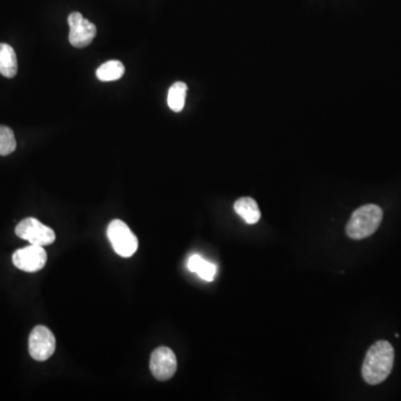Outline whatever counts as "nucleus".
Wrapping results in <instances>:
<instances>
[{"label":"nucleus","mask_w":401,"mask_h":401,"mask_svg":"<svg viewBox=\"0 0 401 401\" xmlns=\"http://www.w3.org/2000/svg\"><path fill=\"white\" fill-rule=\"evenodd\" d=\"M395 351L388 341H377L370 347L362 365V377L369 385H379L389 377L393 368Z\"/></svg>","instance_id":"obj_1"},{"label":"nucleus","mask_w":401,"mask_h":401,"mask_svg":"<svg viewBox=\"0 0 401 401\" xmlns=\"http://www.w3.org/2000/svg\"><path fill=\"white\" fill-rule=\"evenodd\" d=\"M383 212L380 207L367 204L356 209L347 224L346 231L352 240L366 239L373 236L383 221Z\"/></svg>","instance_id":"obj_2"},{"label":"nucleus","mask_w":401,"mask_h":401,"mask_svg":"<svg viewBox=\"0 0 401 401\" xmlns=\"http://www.w3.org/2000/svg\"><path fill=\"white\" fill-rule=\"evenodd\" d=\"M107 236L118 255L129 257L137 251L139 240L123 221H112L107 228Z\"/></svg>","instance_id":"obj_3"},{"label":"nucleus","mask_w":401,"mask_h":401,"mask_svg":"<svg viewBox=\"0 0 401 401\" xmlns=\"http://www.w3.org/2000/svg\"><path fill=\"white\" fill-rule=\"evenodd\" d=\"M15 232L21 239L26 240L29 243L40 247L50 245L56 240V234L53 228L44 226L42 222L34 218L24 219L19 222Z\"/></svg>","instance_id":"obj_4"},{"label":"nucleus","mask_w":401,"mask_h":401,"mask_svg":"<svg viewBox=\"0 0 401 401\" xmlns=\"http://www.w3.org/2000/svg\"><path fill=\"white\" fill-rule=\"evenodd\" d=\"M29 354L37 361H46L53 356L56 339L53 332L44 325H37L29 336Z\"/></svg>","instance_id":"obj_5"},{"label":"nucleus","mask_w":401,"mask_h":401,"mask_svg":"<svg viewBox=\"0 0 401 401\" xmlns=\"http://www.w3.org/2000/svg\"><path fill=\"white\" fill-rule=\"evenodd\" d=\"M69 42L74 47L84 48L94 40L98 28L87 21L81 13H71L69 16Z\"/></svg>","instance_id":"obj_6"},{"label":"nucleus","mask_w":401,"mask_h":401,"mask_svg":"<svg viewBox=\"0 0 401 401\" xmlns=\"http://www.w3.org/2000/svg\"><path fill=\"white\" fill-rule=\"evenodd\" d=\"M13 265L25 272H37L44 269L47 262V253L44 247L30 244L24 249L17 250L13 255Z\"/></svg>","instance_id":"obj_7"},{"label":"nucleus","mask_w":401,"mask_h":401,"mask_svg":"<svg viewBox=\"0 0 401 401\" xmlns=\"http://www.w3.org/2000/svg\"><path fill=\"white\" fill-rule=\"evenodd\" d=\"M151 371L158 380L166 381L175 375L178 361L175 354L168 347L155 349L151 356Z\"/></svg>","instance_id":"obj_8"},{"label":"nucleus","mask_w":401,"mask_h":401,"mask_svg":"<svg viewBox=\"0 0 401 401\" xmlns=\"http://www.w3.org/2000/svg\"><path fill=\"white\" fill-rule=\"evenodd\" d=\"M234 211L249 224H255L261 219L259 205L252 197H241L234 203Z\"/></svg>","instance_id":"obj_9"},{"label":"nucleus","mask_w":401,"mask_h":401,"mask_svg":"<svg viewBox=\"0 0 401 401\" xmlns=\"http://www.w3.org/2000/svg\"><path fill=\"white\" fill-rule=\"evenodd\" d=\"M18 71L15 50L7 44H0V74L7 79L16 76Z\"/></svg>","instance_id":"obj_10"},{"label":"nucleus","mask_w":401,"mask_h":401,"mask_svg":"<svg viewBox=\"0 0 401 401\" xmlns=\"http://www.w3.org/2000/svg\"><path fill=\"white\" fill-rule=\"evenodd\" d=\"M187 267L191 272L197 273L199 278L207 282L214 280L215 274H216V267L197 255L190 257L187 261Z\"/></svg>","instance_id":"obj_11"},{"label":"nucleus","mask_w":401,"mask_h":401,"mask_svg":"<svg viewBox=\"0 0 401 401\" xmlns=\"http://www.w3.org/2000/svg\"><path fill=\"white\" fill-rule=\"evenodd\" d=\"M187 85L183 81H176L168 89V105L170 110L180 113L185 105V98H187Z\"/></svg>","instance_id":"obj_12"},{"label":"nucleus","mask_w":401,"mask_h":401,"mask_svg":"<svg viewBox=\"0 0 401 401\" xmlns=\"http://www.w3.org/2000/svg\"><path fill=\"white\" fill-rule=\"evenodd\" d=\"M125 67L120 61H110L100 65L96 76L100 81H114L123 77Z\"/></svg>","instance_id":"obj_13"},{"label":"nucleus","mask_w":401,"mask_h":401,"mask_svg":"<svg viewBox=\"0 0 401 401\" xmlns=\"http://www.w3.org/2000/svg\"><path fill=\"white\" fill-rule=\"evenodd\" d=\"M16 139L13 132L7 126L0 125V155L6 156L11 154L16 150Z\"/></svg>","instance_id":"obj_14"}]
</instances>
